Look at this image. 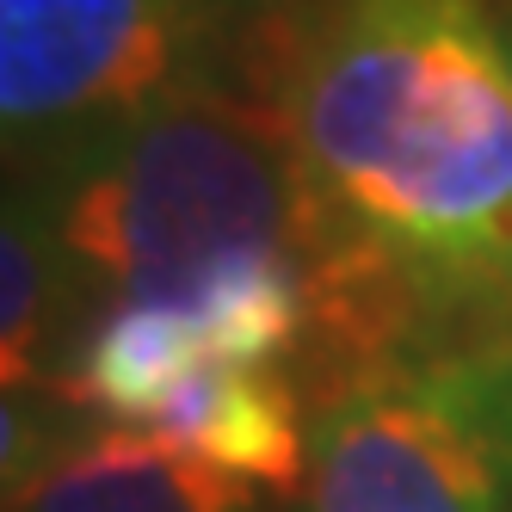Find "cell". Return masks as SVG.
Listing matches in <instances>:
<instances>
[{"label": "cell", "instance_id": "obj_4", "mask_svg": "<svg viewBox=\"0 0 512 512\" xmlns=\"http://www.w3.org/2000/svg\"><path fill=\"white\" fill-rule=\"evenodd\" d=\"M210 0H0V124L38 161L210 75Z\"/></svg>", "mask_w": 512, "mask_h": 512}, {"label": "cell", "instance_id": "obj_1", "mask_svg": "<svg viewBox=\"0 0 512 512\" xmlns=\"http://www.w3.org/2000/svg\"><path fill=\"white\" fill-rule=\"evenodd\" d=\"M266 105L346 260L414 327L512 315V62L482 0H309Z\"/></svg>", "mask_w": 512, "mask_h": 512}, {"label": "cell", "instance_id": "obj_2", "mask_svg": "<svg viewBox=\"0 0 512 512\" xmlns=\"http://www.w3.org/2000/svg\"><path fill=\"white\" fill-rule=\"evenodd\" d=\"M31 192L44 198L75 309L87 290L105 309L192 303L247 266H303L315 278V334L358 364L389 358L408 334L401 303L334 241L266 99L229 87L167 93L50 155Z\"/></svg>", "mask_w": 512, "mask_h": 512}, {"label": "cell", "instance_id": "obj_3", "mask_svg": "<svg viewBox=\"0 0 512 512\" xmlns=\"http://www.w3.org/2000/svg\"><path fill=\"white\" fill-rule=\"evenodd\" d=\"M297 512H512V334L352 371L309 426Z\"/></svg>", "mask_w": 512, "mask_h": 512}, {"label": "cell", "instance_id": "obj_7", "mask_svg": "<svg viewBox=\"0 0 512 512\" xmlns=\"http://www.w3.org/2000/svg\"><path fill=\"white\" fill-rule=\"evenodd\" d=\"M494 25H500V44H506V62H512V0H494Z\"/></svg>", "mask_w": 512, "mask_h": 512}, {"label": "cell", "instance_id": "obj_5", "mask_svg": "<svg viewBox=\"0 0 512 512\" xmlns=\"http://www.w3.org/2000/svg\"><path fill=\"white\" fill-rule=\"evenodd\" d=\"M7 512H260V494L149 426H75L7 482Z\"/></svg>", "mask_w": 512, "mask_h": 512}, {"label": "cell", "instance_id": "obj_6", "mask_svg": "<svg viewBox=\"0 0 512 512\" xmlns=\"http://www.w3.org/2000/svg\"><path fill=\"white\" fill-rule=\"evenodd\" d=\"M149 432L253 488H297L309 475V432L284 364H198Z\"/></svg>", "mask_w": 512, "mask_h": 512}]
</instances>
